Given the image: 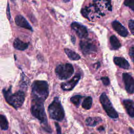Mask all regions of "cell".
<instances>
[{
  "instance_id": "6da1fadb",
  "label": "cell",
  "mask_w": 134,
  "mask_h": 134,
  "mask_svg": "<svg viewBox=\"0 0 134 134\" xmlns=\"http://www.w3.org/2000/svg\"><path fill=\"white\" fill-rule=\"evenodd\" d=\"M49 94L48 84L44 81H36L32 86V96L33 99L44 101Z\"/></svg>"
},
{
  "instance_id": "7a4b0ae2",
  "label": "cell",
  "mask_w": 134,
  "mask_h": 134,
  "mask_svg": "<svg viewBox=\"0 0 134 134\" xmlns=\"http://www.w3.org/2000/svg\"><path fill=\"white\" fill-rule=\"evenodd\" d=\"M3 92L7 102L14 108H18L23 105L25 100V94L22 91H19L12 94L10 87L7 90L4 89Z\"/></svg>"
},
{
  "instance_id": "3957f363",
  "label": "cell",
  "mask_w": 134,
  "mask_h": 134,
  "mask_svg": "<svg viewBox=\"0 0 134 134\" xmlns=\"http://www.w3.org/2000/svg\"><path fill=\"white\" fill-rule=\"evenodd\" d=\"M31 112L34 117L40 120L45 126L48 127L47 116L43 106V101L37 99H32Z\"/></svg>"
},
{
  "instance_id": "277c9868",
  "label": "cell",
  "mask_w": 134,
  "mask_h": 134,
  "mask_svg": "<svg viewBox=\"0 0 134 134\" xmlns=\"http://www.w3.org/2000/svg\"><path fill=\"white\" fill-rule=\"evenodd\" d=\"M50 117L57 121H61L64 117V111L58 97H55L48 107Z\"/></svg>"
},
{
  "instance_id": "5b68a950",
  "label": "cell",
  "mask_w": 134,
  "mask_h": 134,
  "mask_svg": "<svg viewBox=\"0 0 134 134\" xmlns=\"http://www.w3.org/2000/svg\"><path fill=\"white\" fill-rule=\"evenodd\" d=\"M57 76L60 80H66L70 78L74 73V68L70 63L58 65L55 70Z\"/></svg>"
},
{
  "instance_id": "8992f818",
  "label": "cell",
  "mask_w": 134,
  "mask_h": 134,
  "mask_svg": "<svg viewBox=\"0 0 134 134\" xmlns=\"http://www.w3.org/2000/svg\"><path fill=\"white\" fill-rule=\"evenodd\" d=\"M100 102L107 115L112 118H117L118 114L114 109L111 103L105 93H103L99 97Z\"/></svg>"
},
{
  "instance_id": "52a82bcc",
  "label": "cell",
  "mask_w": 134,
  "mask_h": 134,
  "mask_svg": "<svg viewBox=\"0 0 134 134\" xmlns=\"http://www.w3.org/2000/svg\"><path fill=\"white\" fill-rule=\"evenodd\" d=\"M80 46L84 54H90L97 51L96 46L90 40L81 41Z\"/></svg>"
},
{
  "instance_id": "ba28073f",
  "label": "cell",
  "mask_w": 134,
  "mask_h": 134,
  "mask_svg": "<svg viewBox=\"0 0 134 134\" xmlns=\"http://www.w3.org/2000/svg\"><path fill=\"white\" fill-rule=\"evenodd\" d=\"M71 26L79 38H85L88 36L87 30L84 26L78 23L74 22L71 24Z\"/></svg>"
},
{
  "instance_id": "9c48e42d",
  "label": "cell",
  "mask_w": 134,
  "mask_h": 134,
  "mask_svg": "<svg viewBox=\"0 0 134 134\" xmlns=\"http://www.w3.org/2000/svg\"><path fill=\"white\" fill-rule=\"evenodd\" d=\"M122 79L125 83V88L130 94L134 93V79L128 73L122 74Z\"/></svg>"
},
{
  "instance_id": "30bf717a",
  "label": "cell",
  "mask_w": 134,
  "mask_h": 134,
  "mask_svg": "<svg viewBox=\"0 0 134 134\" xmlns=\"http://www.w3.org/2000/svg\"><path fill=\"white\" fill-rule=\"evenodd\" d=\"M80 79H81L80 74H76L70 81H68L66 82L62 83V84L61 85V87L62 89L64 91H70L75 86V85L77 84Z\"/></svg>"
},
{
  "instance_id": "8fae6325",
  "label": "cell",
  "mask_w": 134,
  "mask_h": 134,
  "mask_svg": "<svg viewBox=\"0 0 134 134\" xmlns=\"http://www.w3.org/2000/svg\"><path fill=\"white\" fill-rule=\"evenodd\" d=\"M112 27L114 29L121 37H126L128 34V32L126 28L123 26L117 20L114 21L112 24Z\"/></svg>"
},
{
  "instance_id": "7c38bea8",
  "label": "cell",
  "mask_w": 134,
  "mask_h": 134,
  "mask_svg": "<svg viewBox=\"0 0 134 134\" xmlns=\"http://www.w3.org/2000/svg\"><path fill=\"white\" fill-rule=\"evenodd\" d=\"M15 23L18 26H20L21 27H23L24 28L32 30V27L29 25L28 22L27 21V20L21 15H17L15 19Z\"/></svg>"
},
{
  "instance_id": "4fadbf2b",
  "label": "cell",
  "mask_w": 134,
  "mask_h": 134,
  "mask_svg": "<svg viewBox=\"0 0 134 134\" xmlns=\"http://www.w3.org/2000/svg\"><path fill=\"white\" fill-rule=\"evenodd\" d=\"M124 106L131 117H134V103L130 99H125L123 101Z\"/></svg>"
},
{
  "instance_id": "5bb4252c",
  "label": "cell",
  "mask_w": 134,
  "mask_h": 134,
  "mask_svg": "<svg viewBox=\"0 0 134 134\" xmlns=\"http://www.w3.org/2000/svg\"><path fill=\"white\" fill-rule=\"evenodd\" d=\"M114 62L116 65L124 69H128L130 66L129 62L125 58L121 57H115L114 58Z\"/></svg>"
},
{
  "instance_id": "9a60e30c",
  "label": "cell",
  "mask_w": 134,
  "mask_h": 134,
  "mask_svg": "<svg viewBox=\"0 0 134 134\" xmlns=\"http://www.w3.org/2000/svg\"><path fill=\"white\" fill-rule=\"evenodd\" d=\"M14 47L15 49L19 50H25L28 47V44L27 43L24 42L18 38H16L14 41L13 43Z\"/></svg>"
},
{
  "instance_id": "2e32d148",
  "label": "cell",
  "mask_w": 134,
  "mask_h": 134,
  "mask_svg": "<svg viewBox=\"0 0 134 134\" xmlns=\"http://www.w3.org/2000/svg\"><path fill=\"white\" fill-rule=\"evenodd\" d=\"M102 119L100 117H88L86 118L85 120V123L86 125L88 126L94 127L96 125L99 124L101 122Z\"/></svg>"
},
{
  "instance_id": "e0dca14e",
  "label": "cell",
  "mask_w": 134,
  "mask_h": 134,
  "mask_svg": "<svg viewBox=\"0 0 134 134\" xmlns=\"http://www.w3.org/2000/svg\"><path fill=\"white\" fill-rule=\"evenodd\" d=\"M64 52L67 55V56L69 58V59L71 60H78L81 58L79 54H78L77 53H76V52H75L71 49L65 48L64 49Z\"/></svg>"
},
{
  "instance_id": "ac0fdd59",
  "label": "cell",
  "mask_w": 134,
  "mask_h": 134,
  "mask_svg": "<svg viewBox=\"0 0 134 134\" xmlns=\"http://www.w3.org/2000/svg\"><path fill=\"white\" fill-rule=\"evenodd\" d=\"M110 43L113 49L116 50L121 47V43L117 38L114 35H113L110 37Z\"/></svg>"
},
{
  "instance_id": "d6986e66",
  "label": "cell",
  "mask_w": 134,
  "mask_h": 134,
  "mask_svg": "<svg viewBox=\"0 0 134 134\" xmlns=\"http://www.w3.org/2000/svg\"><path fill=\"white\" fill-rule=\"evenodd\" d=\"M92 105V98L91 96L86 97L83 100L82 106L85 109H89L91 108Z\"/></svg>"
},
{
  "instance_id": "ffe728a7",
  "label": "cell",
  "mask_w": 134,
  "mask_h": 134,
  "mask_svg": "<svg viewBox=\"0 0 134 134\" xmlns=\"http://www.w3.org/2000/svg\"><path fill=\"white\" fill-rule=\"evenodd\" d=\"M0 127L3 130H7L8 128L7 120L3 115H0Z\"/></svg>"
},
{
  "instance_id": "44dd1931",
  "label": "cell",
  "mask_w": 134,
  "mask_h": 134,
  "mask_svg": "<svg viewBox=\"0 0 134 134\" xmlns=\"http://www.w3.org/2000/svg\"><path fill=\"white\" fill-rule=\"evenodd\" d=\"M82 98V96L77 95H75L72 96L70 98V100L73 104H74L77 107L79 106V104H80L81 100Z\"/></svg>"
},
{
  "instance_id": "7402d4cb",
  "label": "cell",
  "mask_w": 134,
  "mask_h": 134,
  "mask_svg": "<svg viewBox=\"0 0 134 134\" xmlns=\"http://www.w3.org/2000/svg\"><path fill=\"white\" fill-rule=\"evenodd\" d=\"M124 4L134 11V0H125Z\"/></svg>"
},
{
  "instance_id": "603a6c76",
  "label": "cell",
  "mask_w": 134,
  "mask_h": 134,
  "mask_svg": "<svg viewBox=\"0 0 134 134\" xmlns=\"http://www.w3.org/2000/svg\"><path fill=\"white\" fill-rule=\"evenodd\" d=\"M128 27L131 34L134 35V20H130L129 21Z\"/></svg>"
},
{
  "instance_id": "cb8c5ba5",
  "label": "cell",
  "mask_w": 134,
  "mask_h": 134,
  "mask_svg": "<svg viewBox=\"0 0 134 134\" xmlns=\"http://www.w3.org/2000/svg\"><path fill=\"white\" fill-rule=\"evenodd\" d=\"M101 81H102L104 85H108L110 83V81L109 80V78L107 76H105V77H103L100 79Z\"/></svg>"
},
{
  "instance_id": "d4e9b609",
  "label": "cell",
  "mask_w": 134,
  "mask_h": 134,
  "mask_svg": "<svg viewBox=\"0 0 134 134\" xmlns=\"http://www.w3.org/2000/svg\"><path fill=\"white\" fill-rule=\"evenodd\" d=\"M129 54L130 58H131V60L134 62V46L130 47L129 51Z\"/></svg>"
},
{
  "instance_id": "484cf974",
  "label": "cell",
  "mask_w": 134,
  "mask_h": 134,
  "mask_svg": "<svg viewBox=\"0 0 134 134\" xmlns=\"http://www.w3.org/2000/svg\"><path fill=\"white\" fill-rule=\"evenodd\" d=\"M55 125L56 129H57V133H61V128H60L59 125L57 122H55Z\"/></svg>"
},
{
  "instance_id": "4316f807",
  "label": "cell",
  "mask_w": 134,
  "mask_h": 134,
  "mask_svg": "<svg viewBox=\"0 0 134 134\" xmlns=\"http://www.w3.org/2000/svg\"><path fill=\"white\" fill-rule=\"evenodd\" d=\"M7 17L8 19H10V13H9V4H8L7 5Z\"/></svg>"
},
{
  "instance_id": "83f0119b",
  "label": "cell",
  "mask_w": 134,
  "mask_h": 134,
  "mask_svg": "<svg viewBox=\"0 0 134 134\" xmlns=\"http://www.w3.org/2000/svg\"><path fill=\"white\" fill-rule=\"evenodd\" d=\"M71 41L73 43H75V38L74 36H71Z\"/></svg>"
},
{
  "instance_id": "f1b7e54d",
  "label": "cell",
  "mask_w": 134,
  "mask_h": 134,
  "mask_svg": "<svg viewBox=\"0 0 134 134\" xmlns=\"http://www.w3.org/2000/svg\"><path fill=\"white\" fill-rule=\"evenodd\" d=\"M104 128L102 126V127H99L98 128V130H99V131H100V130H104Z\"/></svg>"
}]
</instances>
